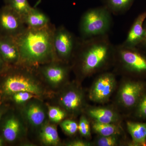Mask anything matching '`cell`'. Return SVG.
Returning a JSON list of instances; mask_svg holds the SVG:
<instances>
[{"mask_svg": "<svg viewBox=\"0 0 146 146\" xmlns=\"http://www.w3.org/2000/svg\"><path fill=\"white\" fill-rule=\"evenodd\" d=\"M78 38L63 25L56 27L53 46L56 59L70 64L75 50Z\"/></svg>", "mask_w": 146, "mask_h": 146, "instance_id": "obj_8", "label": "cell"}, {"mask_svg": "<svg viewBox=\"0 0 146 146\" xmlns=\"http://www.w3.org/2000/svg\"><path fill=\"white\" fill-rule=\"evenodd\" d=\"M6 115L1 121V136L9 143L22 141L26 136L27 127L21 114L11 112Z\"/></svg>", "mask_w": 146, "mask_h": 146, "instance_id": "obj_12", "label": "cell"}, {"mask_svg": "<svg viewBox=\"0 0 146 146\" xmlns=\"http://www.w3.org/2000/svg\"><path fill=\"white\" fill-rule=\"evenodd\" d=\"M126 126L131 138L130 145L146 146V123L128 121Z\"/></svg>", "mask_w": 146, "mask_h": 146, "instance_id": "obj_19", "label": "cell"}, {"mask_svg": "<svg viewBox=\"0 0 146 146\" xmlns=\"http://www.w3.org/2000/svg\"><path fill=\"white\" fill-rule=\"evenodd\" d=\"M22 18L26 26L30 28H42L51 23L49 17L46 14L33 7Z\"/></svg>", "mask_w": 146, "mask_h": 146, "instance_id": "obj_18", "label": "cell"}, {"mask_svg": "<svg viewBox=\"0 0 146 146\" xmlns=\"http://www.w3.org/2000/svg\"><path fill=\"white\" fill-rule=\"evenodd\" d=\"M48 120L50 122L56 124L60 123L68 117L64 110L58 106L47 104Z\"/></svg>", "mask_w": 146, "mask_h": 146, "instance_id": "obj_22", "label": "cell"}, {"mask_svg": "<svg viewBox=\"0 0 146 146\" xmlns=\"http://www.w3.org/2000/svg\"><path fill=\"white\" fill-rule=\"evenodd\" d=\"M48 120L38 131V136L40 143L45 146H59L61 144L57 127Z\"/></svg>", "mask_w": 146, "mask_h": 146, "instance_id": "obj_17", "label": "cell"}, {"mask_svg": "<svg viewBox=\"0 0 146 146\" xmlns=\"http://www.w3.org/2000/svg\"><path fill=\"white\" fill-rule=\"evenodd\" d=\"M135 117L142 120H146V91L133 110Z\"/></svg>", "mask_w": 146, "mask_h": 146, "instance_id": "obj_28", "label": "cell"}, {"mask_svg": "<svg viewBox=\"0 0 146 146\" xmlns=\"http://www.w3.org/2000/svg\"><path fill=\"white\" fill-rule=\"evenodd\" d=\"M55 99L58 106L65 110L68 116L76 117L86 107L85 95L81 86L74 82L67 84L56 92Z\"/></svg>", "mask_w": 146, "mask_h": 146, "instance_id": "obj_6", "label": "cell"}, {"mask_svg": "<svg viewBox=\"0 0 146 146\" xmlns=\"http://www.w3.org/2000/svg\"><path fill=\"white\" fill-rule=\"evenodd\" d=\"M5 5L13 9L22 17L31 9L28 0H4Z\"/></svg>", "mask_w": 146, "mask_h": 146, "instance_id": "obj_23", "label": "cell"}, {"mask_svg": "<svg viewBox=\"0 0 146 146\" xmlns=\"http://www.w3.org/2000/svg\"><path fill=\"white\" fill-rule=\"evenodd\" d=\"M36 70L44 83L54 93L68 83L72 70L70 64L55 60L39 65Z\"/></svg>", "mask_w": 146, "mask_h": 146, "instance_id": "obj_7", "label": "cell"}, {"mask_svg": "<svg viewBox=\"0 0 146 146\" xmlns=\"http://www.w3.org/2000/svg\"><path fill=\"white\" fill-rule=\"evenodd\" d=\"M146 91L145 82L127 78L123 80L118 89V103L125 109L133 110Z\"/></svg>", "mask_w": 146, "mask_h": 146, "instance_id": "obj_9", "label": "cell"}, {"mask_svg": "<svg viewBox=\"0 0 146 146\" xmlns=\"http://www.w3.org/2000/svg\"><path fill=\"white\" fill-rule=\"evenodd\" d=\"M92 128L94 132L99 136H108L121 133V129L117 124L104 123L93 121Z\"/></svg>", "mask_w": 146, "mask_h": 146, "instance_id": "obj_20", "label": "cell"}, {"mask_svg": "<svg viewBox=\"0 0 146 146\" xmlns=\"http://www.w3.org/2000/svg\"><path fill=\"white\" fill-rule=\"evenodd\" d=\"M9 67L6 63L0 54V74L5 72Z\"/></svg>", "mask_w": 146, "mask_h": 146, "instance_id": "obj_30", "label": "cell"}, {"mask_svg": "<svg viewBox=\"0 0 146 146\" xmlns=\"http://www.w3.org/2000/svg\"><path fill=\"white\" fill-rule=\"evenodd\" d=\"M144 27H145V34H144L143 39L138 48L141 47L142 48L141 49L143 50L146 52V25H144Z\"/></svg>", "mask_w": 146, "mask_h": 146, "instance_id": "obj_32", "label": "cell"}, {"mask_svg": "<svg viewBox=\"0 0 146 146\" xmlns=\"http://www.w3.org/2000/svg\"><path fill=\"white\" fill-rule=\"evenodd\" d=\"M117 86L115 75L110 72H103L98 76L89 91V98L91 101L104 104L109 100Z\"/></svg>", "mask_w": 146, "mask_h": 146, "instance_id": "obj_11", "label": "cell"}, {"mask_svg": "<svg viewBox=\"0 0 146 146\" xmlns=\"http://www.w3.org/2000/svg\"><path fill=\"white\" fill-rule=\"evenodd\" d=\"M113 66L116 71L127 77L146 78V52L138 47L122 44L115 46Z\"/></svg>", "mask_w": 146, "mask_h": 146, "instance_id": "obj_4", "label": "cell"}, {"mask_svg": "<svg viewBox=\"0 0 146 146\" xmlns=\"http://www.w3.org/2000/svg\"><path fill=\"white\" fill-rule=\"evenodd\" d=\"M20 113L27 127L38 131L48 121V107L43 100L34 98L21 106Z\"/></svg>", "mask_w": 146, "mask_h": 146, "instance_id": "obj_10", "label": "cell"}, {"mask_svg": "<svg viewBox=\"0 0 146 146\" xmlns=\"http://www.w3.org/2000/svg\"><path fill=\"white\" fill-rule=\"evenodd\" d=\"M146 19V11L139 14L133 22L122 44L129 47H138L145 34L144 22Z\"/></svg>", "mask_w": 146, "mask_h": 146, "instance_id": "obj_16", "label": "cell"}, {"mask_svg": "<svg viewBox=\"0 0 146 146\" xmlns=\"http://www.w3.org/2000/svg\"><path fill=\"white\" fill-rule=\"evenodd\" d=\"M5 141L1 136H0V146L4 145Z\"/></svg>", "mask_w": 146, "mask_h": 146, "instance_id": "obj_33", "label": "cell"}, {"mask_svg": "<svg viewBox=\"0 0 146 146\" xmlns=\"http://www.w3.org/2000/svg\"><path fill=\"white\" fill-rule=\"evenodd\" d=\"M7 108L5 106L0 103V122L5 115L7 112Z\"/></svg>", "mask_w": 146, "mask_h": 146, "instance_id": "obj_31", "label": "cell"}, {"mask_svg": "<svg viewBox=\"0 0 146 146\" xmlns=\"http://www.w3.org/2000/svg\"><path fill=\"white\" fill-rule=\"evenodd\" d=\"M78 125V131L80 135L86 139L90 138L91 136V126L86 115H81Z\"/></svg>", "mask_w": 146, "mask_h": 146, "instance_id": "obj_27", "label": "cell"}, {"mask_svg": "<svg viewBox=\"0 0 146 146\" xmlns=\"http://www.w3.org/2000/svg\"><path fill=\"white\" fill-rule=\"evenodd\" d=\"M111 14L104 6L85 11L80 21V38L86 39L108 35L112 25Z\"/></svg>", "mask_w": 146, "mask_h": 146, "instance_id": "obj_5", "label": "cell"}, {"mask_svg": "<svg viewBox=\"0 0 146 146\" xmlns=\"http://www.w3.org/2000/svg\"><path fill=\"white\" fill-rule=\"evenodd\" d=\"M115 52L108 35L78 38L71 61L72 70L80 80L104 72L113 66Z\"/></svg>", "mask_w": 146, "mask_h": 146, "instance_id": "obj_1", "label": "cell"}, {"mask_svg": "<svg viewBox=\"0 0 146 146\" xmlns=\"http://www.w3.org/2000/svg\"><path fill=\"white\" fill-rule=\"evenodd\" d=\"M134 0H105L104 6L111 13L119 14L130 8Z\"/></svg>", "mask_w": 146, "mask_h": 146, "instance_id": "obj_21", "label": "cell"}, {"mask_svg": "<svg viewBox=\"0 0 146 146\" xmlns=\"http://www.w3.org/2000/svg\"><path fill=\"white\" fill-rule=\"evenodd\" d=\"M59 124L63 131L68 136H74L78 130V123L71 119H65Z\"/></svg>", "mask_w": 146, "mask_h": 146, "instance_id": "obj_26", "label": "cell"}, {"mask_svg": "<svg viewBox=\"0 0 146 146\" xmlns=\"http://www.w3.org/2000/svg\"><path fill=\"white\" fill-rule=\"evenodd\" d=\"M0 54L9 67L20 63V54L14 38L0 36Z\"/></svg>", "mask_w": 146, "mask_h": 146, "instance_id": "obj_15", "label": "cell"}, {"mask_svg": "<svg viewBox=\"0 0 146 146\" xmlns=\"http://www.w3.org/2000/svg\"><path fill=\"white\" fill-rule=\"evenodd\" d=\"M0 81V95L8 98L21 91L35 94L40 98L49 96L50 91L39 77L36 68L18 65L9 67L2 74Z\"/></svg>", "mask_w": 146, "mask_h": 146, "instance_id": "obj_3", "label": "cell"}, {"mask_svg": "<svg viewBox=\"0 0 146 146\" xmlns=\"http://www.w3.org/2000/svg\"><path fill=\"white\" fill-rule=\"evenodd\" d=\"M55 28L51 23L42 28L26 27L21 34L15 37L20 54L19 65L36 68L53 60H58L53 46Z\"/></svg>", "mask_w": 146, "mask_h": 146, "instance_id": "obj_2", "label": "cell"}, {"mask_svg": "<svg viewBox=\"0 0 146 146\" xmlns=\"http://www.w3.org/2000/svg\"><path fill=\"white\" fill-rule=\"evenodd\" d=\"M115 134L108 136L99 135L95 141L94 145L98 146H116L121 145V140L120 135Z\"/></svg>", "mask_w": 146, "mask_h": 146, "instance_id": "obj_24", "label": "cell"}, {"mask_svg": "<svg viewBox=\"0 0 146 146\" xmlns=\"http://www.w3.org/2000/svg\"><path fill=\"white\" fill-rule=\"evenodd\" d=\"M22 16L5 5L0 9V36L15 38L26 28Z\"/></svg>", "mask_w": 146, "mask_h": 146, "instance_id": "obj_13", "label": "cell"}, {"mask_svg": "<svg viewBox=\"0 0 146 146\" xmlns=\"http://www.w3.org/2000/svg\"><path fill=\"white\" fill-rule=\"evenodd\" d=\"M68 146H90L91 143L89 141L80 139H75L72 141H68L65 144Z\"/></svg>", "mask_w": 146, "mask_h": 146, "instance_id": "obj_29", "label": "cell"}, {"mask_svg": "<svg viewBox=\"0 0 146 146\" xmlns=\"http://www.w3.org/2000/svg\"><path fill=\"white\" fill-rule=\"evenodd\" d=\"M9 98L16 104L20 106L23 105L30 100L34 98H40L35 94L26 91H21L15 93Z\"/></svg>", "mask_w": 146, "mask_h": 146, "instance_id": "obj_25", "label": "cell"}, {"mask_svg": "<svg viewBox=\"0 0 146 146\" xmlns=\"http://www.w3.org/2000/svg\"><path fill=\"white\" fill-rule=\"evenodd\" d=\"M83 112L94 121L119 124L121 118L117 110L108 107H87Z\"/></svg>", "mask_w": 146, "mask_h": 146, "instance_id": "obj_14", "label": "cell"}]
</instances>
